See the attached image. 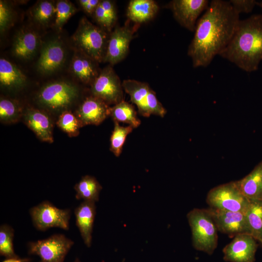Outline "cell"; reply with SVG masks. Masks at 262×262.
Wrapping results in <instances>:
<instances>
[{
	"label": "cell",
	"mask_w": 262,
	"mask_h": 262,
	"mask_svg": "<svg viewBox=\"0 0 262 262\" xmlns=\"http://www.w3.org/2000/svg\"><path fill=\"white\" fill-rule=\"evenodd\" d=\"M14 20V11L8 2L0 1V29L3 32L12 24Z\"/></svg>",
	"instance_id": "obj_34"
},
{
	"label": "cell",
	"mask_w": 262,
	"mask_h": 262,
	"mask_svg": "<svg viewBox=\"0 0 262 262\" xmlns=\"http://www.w3.org/2000/svg\"><path fill=\"white\" fill-rule=\"evenodd\" d=\"M74 189L77 199L96 202L99 200L102 186L95 177L86 175L75 185Z\"/></svg>",
	"instance_id": "obj_25"
},
{
	"label": "cell",
	"mask_w": 262,
	"mask_h": 262,
	"mask_svg": "<svg viewBox=\"0 0 262 262\" xmlns=\"http://www.w3.org/2000/svg\"><path fill=\"white\" fill-rule=\"evenodd\" d=\"M108 33L86 18L82 17L72 36V43L76 51L98 63L104 62L110 34Z\"/></svg>",
	"instance_id": "obj_3"
},
{
	"label": "cell",
	"mask_w": 262,
	"mask_h": 262,
	"mask_svg": "<svg viewBox=\"0 0 262 262\" xmlns=\"http://www.w3.org/2000/svg\"><path fill=\"white\" fill-rule=\"evenodd\" d=\"M96 209L95 202L83 201L75 209L74 212L76 226L87 247H90L92 244Z\"/></svg>",
	"instance_id": "obj_18"
},
{
	"label": "cell",
	"mask_w": 262,
	"mask_h": 262,
	"mask_svg": "<svg viewBox=\"0 0 262 262\" xmlns=\"http://www.w3.org/2000/svg\"><path fill=\"white\" fill-rule=\"evenodd\" d=\"M73 262H81V261L78 258H76Z\"/></svg>",
	"instance_id": "obj_40"
},
{
	"label": "cell",
	"mask_w": 262,
	"mask_h": 262,
	"mask_svg": "<svg viewBox=\"0 0 262 262\" xmlns=\"http://www.w3.org/2000/svg\"><path fill=\"white\" fill-rule=\"evenodd\" d=\"M110 109L109 105L91 95L81 103L75 115L82 127L87 125H98L110 115Z\"/></svg>",
	"instance_id": "obj_14"
},
{
	"label": "cell",
	"mask_w": 262,
	"mask_h": 262,
	"mask_svg": "<svg viewBox=\"0 0 262 262\" xmlns=\"http://www.w3.org/2000/svg\"><path fill=\"white\" fill-rule=\"evenodd\" d=\"M121 81L111 65L100 70L91 84V95L109 105H115L124 100Z\"/></svg>",
	"instance_id": "obj_7"
},
{
	"label": "cell",
	"mask_w": 262,
	"mask_h": 262,
	"mask_svg": "<svg viewBox=\"0 0 262 262\" xmlns=\"http://www.w3.org/2000/svg\"><path fill=\"white\" fill-rule=\"evenodd\" d=\"M258 244L250 234L235 236L223 249L224 260L228 262H254Z\"/></svg>",
	"instance_id": "obj_12"
},
{
	"label": "cell",
	"mask_w": 262,
	"mask_h": 262,
	"mask_svg": "<svg viewBox=\"0 0 262 262\" xmlns=\"http://www.w3.org/2000/svg\"><path fill=\"white\" fill-rule=\"evenodd\" d=\"M146 103L149 116L154 115L163 117L165 115L166 110L157 98L155 92L151 89L147 94Z\"/></svg>",
	"instance_id": "obj_35"
},
{
	"label": "cell",
	"mask_w": 262,
	"mask_h": 262,
	"mask_svg": "<svg viewBox=\"0 0 262 262\" xmlns=\"http://www.w3.org/2000/svg\"></svg>",
	"instance_id": "obj_41"
},
{
	"label": "cell",
	"mask_w": 262,
	"mask_h": 262,
	"mask_svg": "<svg viewBox=\"0 0 262 262\" xmlns=\"http://www.w3.org/2000/svg\"><path fill=\"white\" fill-rule=\"evenodd\" d=\"M23 111L19 103L13 100L1 98L0 100V120L5 124L15 123L19 121Z\"/></svg>",
	"instance_id": "obj_29"
},
{
	"label": "cell",
	"mask_w": 262,
	"mask_h": 262,
	"mask_svg": "<svg viewBox=\"0 0 262 262\" xmlns=\"http://www.w3.org/2000/svg\"><path fill=\"white\" fill-rule=\"evenodd\" d=\"M192 244L197 250L212 255L218 244V230L207 209L195 208L187 214Z\"/></svg>",
	"instance_id": "obj_4"
},
{
	"label": "cell",
	"mask_w": 262,
	"mask_h": 262,
	"mask_svg": "<svg viewBox=\"0 0 262 262\" xmlns=\"http://www.w3.org/2000/svg\"><path fill=\"white\" fill-rule=\"evenodd\" d=\"M78 1L85 13L88 15H93L100 0H79Z\"/></svg>",
	"instance_id": "obj_37"
},
{
	"label": "cell",
	"mask_w": 262,
	"mask_h": 262,
	"mask_svg": "<svg viewBox=\"0 0 262 262\" xmlns=\"http://www.w3.org/2000/svg\"><path fill=\"white\" fill-rule=\"evenodd\" d=\"M30 213L35 228L45 230L53 227L67 230L70 212L69 209L57 208L49 201H43L32 208Z\"/></svg>",
	"instance_id": "obj_9"
},
{
	"label": "cell",
	"mask_w": 262,
	"mask_h": 262,
	"mask_svg": "<svg viewBox=\"0 0 262 262\" xmlns=\"http://www.w3.org/2000/svg\"><path fill=\"white\" fill-rule=\"evenodd\" d=\"M236 182L242 193L250 201H262V161L248 174Z\"/></svg>",
	"instance_id": "obj_20"
},
{
	"label": "cell",
	"mask_w": 262,
	"mask_h": 262,
	"mask_svg": "<svg viewBox=\"0 0 262 262\" xmlns=\"http://www.w3.org/2000/svg\"><path fill=\"white\" fill-rule=\"evenodd\" d=\"M56 4L49 0L38 1L31 10V15L33 20L40 26H48L54 20Z\"/></svg>",
	"instance_id": "obj_27"
},
{
	"label": "cell",
	"mask_w": 262,
	"mask_h": 262,
	"mask_svg": "<svg viewBox=\"0 0 262 262\" xmlns=\"http://www.w3.org/2000/svg\"><path fill=\"white\" fill-rule=\"evenodd\" d=\"M248 72L262 60V14L240 20L229 43L219 55Z\"/></svg>",
	"instance_id": "obj_2"
},
{
	"label": "cell",
	"mask_w": 262,
	"mask_h": 262,
	"mask_svg": "<svg viewBox=\"0 0 262 262\" xmlns=\"http://www.w3.org/2000/svg\"><path fill=\"white\" fill-rule=\"evenodd\" d=\"M37 63V69L42 74H50L59 70L66 58L64 45L59 40H50L42 48Z\"/></svg>",
	"instance_id": "obj_15"
},
{
	"label": "cell",
	"mask_w": 262,
	"mask_h": 262,
	"mask_svg": "<svg viewBox=\"0 0 262 262\" xmlns=\"http://www.w3.org/2000/svg\"><path fill=\"white\" fill-rule=\"evenodd\" d=\"M229 1L239 14L251 12L257 4V1L255 0H230Z\"/></svg>",
	"instance_id": "obj_36"
},
{
	"label": "cell",
	"mask_w": 262,
	"mask_h": 262,
	"mask_svg": "<svg viewBox=\"0 0 262 262\" xmlns=\"http://www.w3.org/2000/svg\"><path fill=\"white\" fill-rule=\"evenodd\" d=\"M26 77L15 65L7 60L0 59V83L7 88L22 87L26 82Z\"/></svg>",
	"instance_id": "obj_23"
},
{
	"label": "cell",
	"mask_w": 262,
	"mask_h": 262,
	"mask_svg": "<svg viewBox=\"0 0 262 262\" xmlns=\"http://www.w3.org/2000/svg\"><path fill=\"white\" fill-rule=\"evenodd\" d=\"M79 93L75 85L66 81H56L46 84L40 90L37 100L49 110L64 112L77 99Z\"/></svg>",
	"instance_id": "obj_6"
},
{
	"label": "cell",
	"mask_w": 262,
	"mask_h": 262,
	"mask_svg": "<svg viewBox=\"0 0 262 262\" xmlns=\"http://www.w3.org/2000/svg\"><path fill=\"white\" fill-rule=\"evenodd\" d=\"M14 229L7 225H2L0 227V254L8 258H16L18 256L15 253L13 239Z\"/></svg>",
	"instance_id": "obj_32"
},
{
	"label": "cell",
	"mask_w": 262,
	"mask_h": 262,
	"mask_svg": "<svg viewBox=\"0 0 262 262\" xmlns=\"http://www.w3.org/2000/svg\"><path fill=\"white\" fill-rule=\"evenodd\" d=\"M73 244V241L64 235L54 234L45 239L30 242L29 253L38 256L40 262H63Z\"/></svg>",
	"instance_id": "obj_8"
},
{
	"label": "cell",
	"mask_w": 262,
	"mask_h": 262,
	"mask_svg": "<svg viewBox=\"0 0 262 262\" xmlns=\"http://www.w3.org/2000/svg\"><path fill=\"white\" fill-rule=\"evenodd\" d=\"M159 7L153 0H131L127 8V15L130 20L140 24L153 18Z\"/></svg>",
	"instance_id": "obj_21"
},
{
	"label": "cell",
	"mask_w": 262,
	"mask_h": 262,
	"mask_svg": "<svg viewBox=\"0 0 262 262\" xmlns=\"http://www.w3.org/2000/svg\"><path fill=\"white\" fill-rule=\"evenodd\" d=\"M240 20L229 1L212 0L198 19L188 55L194 67H206L227 47Z\"/></svg>",
	"instance_id": "obj_1"
},
{
	"label": "cell",
	"mask_w": 262,
	"mask_h": 262,
	"mask_svg": "<svg viewBox=\"0 0 262 262\" xmlns=\"http://www.w3.org/2000/svg\"><path fill=\"white\" fill-rule=\"evenodd\" d=\"M40 42V37L35 32L22 29L15 36L12 47L13 53L21 59H30L37 51Z\"/></svg>",
	"instance_id": "obj_19"
},
{
	"label": "cell",
	"mask_w": 262,
	"mask_h": 262,
	"mask_svg": "<svg viewBox=\"0 0 262 262\" xmlns=\"http://www.w3.org/2000/svg\"><path fill=\"white\" fill-rule=\"evenodd\" d=\"M124 90L129 95L131 102L135 104L141 115L149 116L147 107V98L151 89L147 83L134 80H125L122 82Z\"/></svg>",
	"instance_id": "obj_22"
},
{
	"label": "cell",
	"mask_w": 262,
	"mask_h": 262,
	"mask_svg": "<svg viewBox=\"0 0 262 262\" xmlns=\"http://www.w3.org/2000/svg\"><path fill=\"white\" fill-rule=\"evenodd\" d=\"M98 63L87 55L76 51L70 63L72 75L86 84H91L99 75Z\"/></svg>",
	"instance_id": "obj_17"
},
{
	"label": "cell",
	"mask_w": 262,
	"mask_h": 262,
	"mask_svg": "<svg viewBox=\"0 0 262 262\" xmlns=\"http://www.w3.org/2000/svg\"><path fill=\"white\" fill-rule=\"evenodd\" d=\"M58 127L70 137H75L79 133L82 124L76 116L68 111L62 112L56 122Z\"/></svg>",
	"instance_id": "obj_31"
},
{
	"label": "cell",
	"mask_w": 262,
	"mask_h": 262,
	"mask_svg": "<svg viewBox=\"0 0 262 262\" xmlns=\"http://www.w3.org/2000/svg\"><path fill=\"white\" fill-rule=\"evenodd\" d=\"M93 16L99 27L107 32H111L117 20L114 1L100 0Z\"/></svg>",
	"instance_id": "obj_24"
},
{
	"label": "cell",
	"mask_w": 262,
	"mask_h": 262,
	"mask_svg": "<svg viewBox=\"0 0 262 262\" xmlns=\"http://www.w3.org/2000/svg\"><path fill=\"white\" fill-rule=\"evenodd\" d=\"M210 213L218 231L230 237L242 234L251 235L249 223L246 213L222 211L209 208Z\"/></svg>",
	"instance_id": "obj_11"
},
{
	"label": "cell",
	"mask_w": 262,
	"mask_h": 262,
	"mask_svg": "<svg viewBox=\"0 0 262 262\" xmlns=\"http://www.w3.org/2000/svg\"><path fill=\"white\" fill-rule=\"evenodd\" d=\"M114 124L110 137V150L115 156L118 157L122 152L127 136L132 132L133 128L130 125L121 126L117 122H114Z\"/></svg>",
	"instance_id": "obj_30"
},
{
	"label": "cell",
	"mask_w": 262,
	"mask_h": 262,
	"mask_svg": "<svg viewBox=\"0 0 262 262\" xmlns=\"http://www.w3.org/2000/svg\"></svg>",
	"instance_id": "obj_42"
},
{
	"label": "cell",
	"mask_w": 262,
	"mask_h": 262,
	"mask_svg": "<svg viewBox=\"0 0 262 262\" xmlns=\"http://www.w3.org/2000/svg\"><path fill=\"white\" fill-rule=\"evenodd\" d=\"M56 12L54 20L55 27L61 30L67 20L76 12L77 8L68 0H58L56 3Z\"/></svg>",
	"instance_id": "obj_33"
},
{
	"label": "cell",
	"mask_w": 262,
	"mask_h": 262,
	"mask_svg": "<svg viewBox=\"0 0 262 262\" xmlns=\"http://www.w3.org/2000/svg\"><path fill=\"white\" fill-rule=\"evenodd\" d=\"M208 0H173L166 5L176 20L182 27L195 31L197 19L209 6Z\"/></svg>",
	"instance_id": "obj_10"
},
{
	"label": "cell",
	"mask_w": 262,
	"mask_h": 262,
	"mask_svg": "<svg viewBox=\"0 0 262 262\" xmlns=\"http://www.w3.org/2000/svg\"><path fill=\"white\" fill-rule=\"evenodd\" d=\"M31 259L29 258H20L19 257L16 258H8L2 262H30Z\"/></svg>",
	"instance_id": "obj_38"
},
{
	"label": "cell",
	"mask_w": 262,
	"mask_h": 262,
	"mask_svg": "<svg viewBox=\"0 0 262 262\" xmlns=\"http://www.w3.org/2000/svg\"><path fill=\"white\" fill-rule=\"evenodd\" d=\"M257 5L259 6L260 7H261L262 9V0L259 2L257 1Z\"/></svg>",
	"instance_id": "obj_39"
},
{
	"label": "cell",
	"mask_w": 262,
	"mask_h": 262,
	"mask_svg": "<svg viewBox=\"0 0 262 262\" xmlns=\"http://www.w3.org/2000/svg\"><path fill=\"white\" fill-rule=\"evenodd\" d=\"M110 115L114 122L127 123L133 128L138 127L141 124L134 106L124 100L111 107Z\"/></svg>",
	"instance_id": "obj_26"
},
{
	"label": "cell",
	"mask_w": 262,
	"mask_h": 262,
	"mask_svg": "<svg viewBox=\"0 0 262 262\" xmlns=\"http://www.w3.org/2000/svg\"><path fill=\"white\" fill-rule=\"evenodd\" d=\"M251 235L262 247V201H251L246 213Z\"/></svg>",
	"instance_id": "obj_28"
},
{
	"label": "cell",
	"mask_w": 262,
	"mask_h": 262,
	"mask_svg": "<svg viewBox=\"0 0 262 262\" xmlns=\"http://www.w3.org/2000/svg\"><path fill=\"white\" fill-rule=\"evenodd\" d=\"M25 124L42 141L53 142V124L44 112L33 108H27L23 113Z\"/></svg>",
	"instance_id": "obj_16"
},
{
	"label": "cell",
	"mask_w": 262,
	"mask_h": 262,
	"mask_svg": "<svg viewBox=\"0 0 262 262\" xmlns=\"http://www.w3.org/2000/svg\"><path fill=\"white\" fill-rule=\"evenodd\" d=\"M206 202L210 208L246 213L251 201L242 193L236 181L217 186L208 192Z\"/></svg>",
	"instance_id": "obj_5"
},
{
	"label": "cell",
	"mask_w": 262,
	"mask_h": 262,
	"mask_svg": "<svg viewBox=\"0 0 262 262\" xmlns=\"http://www.w3.org/2000/svg\"><path fill=\"white\" fill-rule=\"evenodd\" d=\"M133 29L128 24L117 27L110 34L104 62L114 65L122 61L127 55L133 38Z\"/></svg>",
	"instance_id": "obj_13"
}]
</instances>
